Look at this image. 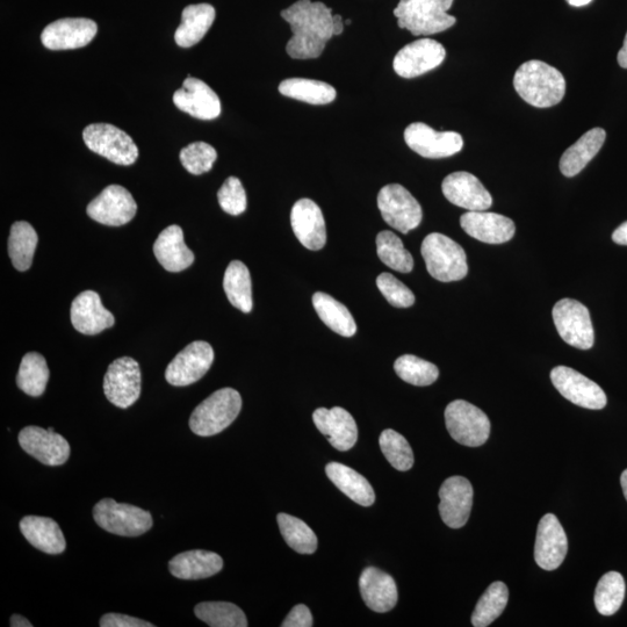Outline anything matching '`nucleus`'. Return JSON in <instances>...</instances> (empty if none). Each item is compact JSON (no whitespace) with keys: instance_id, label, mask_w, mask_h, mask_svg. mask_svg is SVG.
I'll list each match as a JSON object with an SVG mask.
<instances>
[{"instance_id":"1","label":"nucleus","mask_w":627,"mask_h":627,"mask_svg":"<svg viewBox=\"0 0 627 627\" xmlns=\"http://www.w3.org/2000/svg\"><path fill=\"white\" fill-rule=\"evenodd\" d=\"M291 26L293 36L286 52L294 60L317 59L334 34V14L326 4L298 0L281 12Z\"/></svg>"},{"instance_id":"2","label":"nucleus","mask_w":627,"mask_h":627,"mask_svg":"<svg viewBox=\"0 0 627 627\" xmlns=\"http://www.w3.org/2000/svg\"><path fill=\"white\" fill-rule=\"evenodd\" d=\"M514 86L524 102L547 108L565 97L566 79L559 70L542 61H528L517 69Z\"/></svg>"},{"instance_id":"3","label":"nucleus","mask_w":627,"mask_h":627,"mask_svg":"<svg viewBox=\"0 0 627 627\" xmlns=\"http://www.w3.org/2000/svg\"><path fill=\"white\" fill-rule=\"evenodd\" d=\"M454 0H400L394 10L398 25L415 36L449 30L457 19L450 16Z\"/></svg>"},{"instance_id":"4","label":"nucleus","mask_w":627,"mask_h":627,"mask_svg":"<svg viewBox=\"0 0 627 627\" xmlns=\"http://www.w3.org/2000/svg\"><path fill=\"white\" fill-rule=\"evenodd\" d=\"M242 409V398L233 388H222L201 402L190 417V428L200 437L220 434L232 424Z\"/></svg>"},{"instance_id":"5","label":"nucleus","mask_w":627,"mask_h":627,"mask_svg":"<svg viewBox=\"0 0 627 627\" xmlns=\"http://www.w3.org/2000/svg\"><path fill=\"white\" fill-rule=\"evenodd\" d=\"M422 256L431 277L442 283L464 279L468 273L466 252L450 237L432 233L425 237Z\"/></svg>"},{"instance_id":"6","label":"nucleus","mask_w":627,"mask_h":627,"mask_svg":"<svg viewBox=\"0 0 627 627\" xmlns=\"http://www.w3.org/2000/svg\"><path fill=\"white\" fill-rule=\"evenodd\" d=\"M93 518L103 530L121 537H139L153 528V516L147 510L103 499L93 508Z\"/></svg>"},{"instance_id":"7","label":"nucleus","mask_w":627,"mask_h":627,"mask_svg":"<svg viewBox=\"0 0 627 627\" xmlns=\"http://www.w3.org/2000/svg\"><path fill=\"white\" fill-rule=\"evenodd\" d=\"M445 423L457 443L478 448L490 435V421L481 409L464 400H456L445 409Z\"/></svg>"},{"instance_id":"8","label":"nucleus","mask_w":627,"mask_h":627,"mask_svg":"<svg viewBox=\"0 0 627 627\" xmlns=\"http://www.w3.org/2000/svg\"><path fill=\"white\" fill-rule=\"evenodd\" d=\"M83 139L93 153L118 165L138 161L139 148L124 131L110 124H92L84 129Z\"/></svg>"},{"instance_id":"9","label":"nucleus","mask_w":627,"mask_h":627,"mask_svg":"<svg viewBox=\"0 0 627 627\" xmlns=\"http://www.w3.org/2000/svg\"><path fill=\"white\" fill-rule=\"evenodd\" d=\"M552 315L562 340L576 349L593 348L594 327L585 305L573 299H562L554 306Z\"/></svg>"},{"instance_id":"10","label":"nucleus","mask_w":627,"mask_h":627,"mask_svg":"<svg viewBox=\"0 0 627 627\" xmlns=\"http://www.w3.org/2000/svg\"><path fill=\"white\" fill-rule=\"evenodd\" d=\"M378 207L387 225L402 234H408L422 222L421 205L412 193L400 184L386 185L381 189Z\"/></svg>"},{"instance_id":"11","label":"nucleus","mask_w":627,"mask_h":627,"mask_svg":"<svg viewBox=\"0 0 627 627\" xmlns=\"http://www.w3.org/2000/svg\"><path fill=\"white\" fill-rule=\"evenodd\" d=\"M141 383L139 363L133 358L122 357L108 366L104 378V393L114 406L127 409L139 400Z\"/></svg>"},{"instance_id":"12","label":"nucleus","mask_w":627,"mask_h":627,"mask_svg":"<svg viewBox=\"0 0 627 627\" xmlns=\"http://www.w3.org/2000/svg\"><path fill=\"white\" fill-rule=\"evenodd\" d=\"M214 351L204 341L193 342L172 359L165 379L172 386L185 387L197 383L211 369Z\"/></svg>"},{"instance_id":"13","label":"nucleus","mask_w":627,"mask_h":627,"mask_svg":"<svg viewBox=\"0 0 627 627\" xmlns=\"http://www.w3.org/2000/svg\"><path fill=\"white\" fill-rule=\"evenodd\" d=\"M138 212V205L125 187L110 185L93 199L86 208L92 220L110 227H120L131 222Z\"/></svg>"},{"instance_id":"14","label":"nucleus","mask_w":627,"mask_h":627,"mask_svg":"<svg viewBox=\"0 0 627 627\" xmlns=\"http://www.w3.org/2000/svg\"><path fill=\"white\" fill-rule=\"evenodd\" d=\"M551 380L557 391L574 405L601 410L607 406V395L593 380L566 366H558L551 372Z\"/></svg>"},{"instance_id":"15","label":"nucleus","mask_w":627,"mask_h":627,"mask_svg":"<svg viewBox=\"0 0 627 627\" xmlns=\"http://www.w3.org/2000/svg\"><path fill=\"white\" fill-rule=\"evenodd\" d=\"M18 441L21 449L43 465L61 466L70 457L69 442L56 434L54 428L46 430L30 425L19 432Z\"/></svg>"},{"instance_id":"16","label":"nucleus","mask_w":627,"mask_h":627,"mask_svg":"<svg viewBox=\"0 0 627 627\" xmlns=\"http://www.w3.org/2000/svg\"><path fill=\"white\" fill-rule=\"evenodd\" d=\"M446 50L441 43L421 39L409 43L396 54L393 67L402 78H415L441 66Z\"/></svg>"},{"instance_id":"17","label":"nucleus","mask_w":627,"mask_h":627,"mask_svg":"<svg viewBox=\"0 0 627 627\" xmlns=\"http://www.w3.org/2000/svg\"><path fill=\"white\" fill-rule=\"evenodd\" d=\"M405 141L408 147L424 158H445L456 155L464 147V140L456 132H437L422 122L407 127Z\"/></svg>"},{"instance_id":"18","label":"nucleus","mask_w":627,"mask_h":627,"mask_svg":"<svg viewBox=\"0 0 627 627\" xmlns=\"http://www.w3.org/2000/svg\"><path fill=\"white\" fill-rule=\"evenodd\" d=\"M473 487L464 477H451L439 489V514L451 529L466 525L473 507Z\"/></svg>"},{"instance_id":"19","label":"nucleus","mask_w":627,"mask_h":627,"mask_svg":"<svg viewBox=\"0 0 627 627\" xmlns=\"http://www.w3.org/2000/svg\"><path fill=\"white\" fill-rule=\"evenodd\" d=\"M98 26L85 18H67L54 21L41 34L43 46L50 50H69L88 46L95 39Z\"/></svg>"},{"instance_id":"20","label":"nucleus","mask_w":627,"mask_h":627,"mask_svg":"<svg viewBox=\"0 0 627 627\" xmlns=\"http://www.w3.org/2000/svg\"><path fill=\"white\" fill-rule=\"evenodd\" d=\"M442 190L451 204L470 212L487 211L493 198L480 180L470 172H454L443 180Z\"/></svg>"},{"instance_id":"21","label":"nucleus","mask_w":627,"mask_h":627,"mask_svg":"<svg viewBox=\"0 0 627 627\" xmlns=\"http://www.w3.org/2000/svg\"><path fill=\"white\" fill-rule=\"evenodd\" d=\"M568 552L566 532L557 516L545 515L540 520L535 546V560L545 571H554L564 562Z\"/></svg>"},{"instance_id":"22","label":"nucleus","mask_w":627,"mask_h":627,"mask_svg":"<svg viewBox=\"0 0 627 627\" xmlns=\"http://www.w3.org/2000/svg\"><path fill=\"white\" fill-rule=\"evenodd\" d=\"M174 103L180 111L200 120H214L221 114L219 96L205 82L191 76L175 92Z\"/></svg>"},{"instance_id":"23","label":"nucleus","mask_w":627,"mask_h":627,"mask_svg":"<svg viewBox=\"0 0 627 627\" xmlns=\"http://www.w3.org/2000/svg\"><path fill=\"white\" fill-rule=\"evenodd\" d=\"M316 428L338 451H349L356 445L358 428L355 418L341 407L319 408L313 414Z\"/></svg>"},{"instance_id":"24","label":"nucleus","mask_w":627,"mask_h":627,"mask_svg":"<svg viewBox=\"0 0 627 627\" xmlns=\"http://www.w3.org/2000/svg\"><path fill=\"white\" fill-rule=\"evenodd\" d=\"M291 225L299 242L308 250H321L326 245V221L313 200L301 199L293 206Z\"/></svg>"},{"instance_id":"25","label":"nucleus","mask_w":627,"mask_h":627,"mask_svg":"<svg viewBox=\"0 0 627 627\" xmlns=\"http://www.w3.org/2000/svg\"><path fill=\"white\" fill-rule=\"evenodd\" d=\"M70 314L72 326L84 335H98L115 323L113 314L107 311L99 294L93 291L77 295L72 301Z\"/></svg>"},{"instance_id":"26","label":"nucleus","mask_w":627,"mask_h":627,"mask_svg":"<svg viewBox=\"0 0 627 627\" xmlns=\"http://www.w3.org/2000/svg\"><path fill=\"white\" fill-rule=\"evenodd\" d=\"M461 228L473 239L488 244H502L513 239V220L496 213L467 212L460 218Z\"/></svg>"},{"instance_id":"27","label":"nucleus","mask_w":627,"mask_h":627,"mask_svg":"<svg viewBox=\"0 0 627 627\" xmlns=\"http://www.w3.org/2000/svg\"><path fill=\"white\" fill-rule=\"evenodd\" d=\"M359 589L367 608L379 614L394 609L399 600L398 587L392 576L376 567L364 569Z\"/></svg>"},{"instance_id":"28","label":"nucleus","mask_w":627,"mask_h":627,"mask_svg":"<svg viewBox=\"0 0 627 627\" xmlns=\"http://www.w3.org/2000/svg\"><path fill=\"white\" fill-rule=\"evenodd\" d=\"M154 254L169 272H182L194 262L193 252L184 242L183 229L176 225L165 228L157 237Z\"/></svg>"},{"instance_id":"29","label":"nucleus","mask_w":627,"mask_h":627,"mask_svg":"<svg viewBox=\"0 0 627 627\" xmlns=\"http://www.w3.org/2000/svg\"><path fill=\"white\" fill-rule=\"evenodd\" d=\"M19 526L27 542L35 549L52 554V556L66 551V538H64L60 525L52 518L26 516L20 521Z\"/></svg>"},{"instance_id":"30","label":"nucleus","mask_w":627,"mask_h":627,"mask_svg":"<svg viewBox=\"0 0 627 627\" xmlns=\"http://www.w3.org/2000/svg\"><path fill=\"white\" fill-rule=\"evenodd\" d=\"M223 560L214 552L193 550L178 554L169 562L172 576L182 580L211 578L222 571Z\"/></svg>"},{"instance_id":"31","label":"nucleus","mask_w":627,"mask_h":627,"mask_svg":"<svg viewBox=\"0 0 627 627\" xmlns=\"http://www.w3.org/2000/svg\"><path fill=\"white\" fill-rule=\"evenodd\" d=\"M607 133L603 128H594L582 135L578 142L568 148L560 160L561 174L566 177L579 175L603 147Z\"/></svg>"},{"instance_id":"32","label":"nucleus","mask_w":627,"mask_h":627,"mask_svg":"<svg viewBox=\"0 0 627 627\" xmlns=\"http://www.w3.org/2000/svg\"><path fill=\"white\" fill-rule=\"evenodd\" d=\"M215 9L209 4H197L185 7L182 24L175 33V41L179 47L190 48L203 40L215 20Z\"/></svg>"},{"instance_id":"33","label":"nucleus","mask_w":627,"mask_h":627,"mask_svg":"<svg viewBox=\"0 0 627 627\" xmlns=\"http://www.w3.org/2000/svg\"><path fill=\"white\" fill-rule=\"evenodd\" d=\"M328 478L353 502L363 507H371L376 501V493L362 474L340 463H330L326 467Z\"/></svg>"},{"instance_id":"34","label":"nucleus","mask_w":627,"mask_h":627,"mask_svg":"<svg viewBox=\"0 0 627 627\" xmlns=\"http://www.w3.org/2000/svg\"><path fill=\"white\" fill-rule=\"evenodd\" d=\"M313 305L322 322L336 334L352 337L357 333V324L349 309L331 295L322 292L315 293Z\"/></svg>"},{"instance_id":"35","label":"nucleus","mask_w":627,"mask_h":627,"mask_svg":"<svg viewBox=\"0 0 627 627\" xmlns=\"http://www.w3.org/2000/svg\"><path fill=\"white\" fill-rule=\"evenodd\" d=\"M279 92L285 97L312 105L333 103L337 96L334 86L307 78L285 79L279 85Z\"/></svg>"},{"instance_id":"36","label":"nucleus","mask_w":627,"mask_h":627,"mask_svg":"<svg viewBox=\"0 0 627 627\" xmlns=\"http://www.w3.org/2000/svg\"><path fill=\"white\" fill-rule=\"evenodd\" d=\"M223 288L227 298L235 308L248 314L254 307L250 272L242 262L233 261L228 265L223 278Z\"/></svg>"},{"instance_id":"37","label":"nucleus","mask_w":627,"mask_h":627,"mask_svg":"<svg viewBox=\"0 0 627 627\" xmlns=\"http://www.w3.org/2000/svg\"><path fill=\"white\" fill-rule=\"evenodd\" d=\"M38 241V234L30 223H13L9 237V255L14 268L21 272L31 268Z\"/></svg>"},{"instance_id":"38","label":"nucleus","mask_w":627,"mask_h":627,"mask_svg":"<svg viewBox=\"0 0 627 627\" xmlns=\"http://www.w3.org/2000/svg\"><path fill=\"white\" fill-rule=\"evenodd\" d=\"M50 372L45 357L28 352L21 360L17 385L25 394L39 398L46 391Z\"/></svg>"},{"instance_id":"39","label":"nucleus","mask_w":627,"mask_h":627,"mask_svg":"<svg viewBox=\"0 0 627 627\" xmlns=\"http://www.w3.org/2000/svg\"><path fill=\"white\" fill-rule=\"evenodd\" d=\"M509 601V590L503 582H494L490 585L475 607L472 615V625L487 627L496 621L506 609Z\"/></svg>"},{"instance_id":"40","label":"nucleus","mask_w":627,"mask_h":627,"mask_svg":"<svg viewBox=\"0 0 627 627\" xmlns=\"http://www.w3.org/2000/svg\"><path fill=\"white\" fill-rule=\"evenodd\" d=\"M194 614L211 627H247L243 610L229 602H203L196 605Z\"/></svg>"},{"instance_id":"41","label":"nucleus","mask_w":627,"mask_h":627,"mask_svg":"<svg viewBox=\"0 0 627 627\" xmlns=\"http://www.w3.org/2000/svg\"><path fill=\"white\" fill-rule=\"evenodd\" d=\"M625 581L621 573L604 574L597 583L595 605L603 616H612L621 609L625 598Z\"/></svg>"},{"instance_id":"42","label":"nucleus","mask_w":627,"mask_h":627,"mask_svg":"<svg viewBox=\"0 0 627 627\" xmlns=\"http://www.w3.org/2000/svg\"><path fill=\"white\" fill-rule=\"evenodd\" d=\"M281 535L295 552L313 554L317 549V537L314 531L299 518L281 513L277 517Z\"/></svg>"},{"instance_id":"43","label":"nucleus","mask_w":627,"mask_h":627,"mask_svg":"<svg viewBox=\"0 0 627 627\" xmlns=\"http://www.w3.org/2000/svg\"><path fill=\"white\" fill-rule=\"evenodd\" d=\"M377 252L380 261L388 268L401 273L414 269V258L394 233L384 230L377 236Z\"/></svg>"},{"instance_id":"44","label":"nucleus","mask_w":627,"mask_h":627,"mask_svg":"<svg viewBox=\"0 0 627 627\" xmlns=\"http://www.w3.org/2000/svg\"><path fill=\"white\" fill-rule=\"evenodd\" d=\"M394 370L403 381L418 387L430 386L439 377V370L436 365L413 355H405L396 359Z\"/></svg>"},{"instance_id":"45","label":"nucleus","mask_w":627,"mask_h":627,"mask_svg":"<svg viewBox=\"0 0 627 627\" xmlns=\"http://www.w3.org/2000/svg\"><path fill=\"white\" fill-rule=\"evenodd\" d=\"M380 449L395 470L407 472L414 465V453L405 437L392 429L383 431L379 439Z\"/></svg>"},{"instance_id":"46","label":"nucleus","mask_w":627,"mask_h":627,"mask_svg":"<svg viewBox=\"0 0 627 627\" xmlns=\"http://www.w3.org/2000/svg\"><path fill=\"white\" fill-rule=\"evenodd\" d=\"M180 162L192 175H203L211 171L218 158V153L205 142H194L180 151Z\"/></svg>"},{"instance_id":"47","label":"nucleus","mask_w":627,"mask_h":627,"mask_svg":"<svg viewBox=\"0 0 627 627\" xmlns=\"http://www.w3.org/2000/svg\"><path fill=\"white\" fill-rule=\"evenodd\" d=\"M377 286L389 304L396 308H408L415 304L414 293L391 273H381Z\"/></svg>"},{"instance_id":"48","label":"nucleus","mask_w":627,"mask_h":627,"mask_svg":"<svg viewBox=\"0 0 627 627\" xmlns=\"http://www.w3.org/2000/svg\"><path fill=\"white\" fill-rule=\"evenodd\" d=\"M219 204L223 211L230 215H241L247 209V193L241 180L229 177L218 192Z\"/></svg>"},{"instance_id":"49","label":"nucleus","mask_w":627,"mask_h":627,"mask_svg":"<svg viewBox=\"0 0 627 627\" xmlns=\"http://www.w3.org/2000/svg\"><path fill=\"white\" fill-rule=\"evenodd\" d=\"M100 626L102 627H153L151 624L142 619L121 614H106L100 618Z\"/></svg>"},{"instance_id":"50","label":"nucleus","mask_w":627,"mask_h":627,"mask_svg":"<svg viewBox=\"0 0 627 627\" xmlns=\"http://www.w3.org/2000/svg\"><path fill=\"white\" fill-rule=\"evenodd\" d=\"M313 616L311 610H309L305 604H299L294 607L290 614L285 618V621L281 626L283 627H312Z\"/></svg>"},{"instance_id":"51","label":"nucleus","mask_w":627,"mask_h":627,"mask_svg":"<svg viewBox=\"0 0 627 627\" xmlns=\"http://www.w3.org/2000/svg\"><path fill=\"white\" fill-rule=\"evenodd\" d=\"M612 240L619 245H627V221L615 230Z\"/></svg>"},{"instance_id":"52","label":"nucleus","mask_w":627,"mask_h":627,"mask_svg":"<svg viewBox=\"0 0 627 627\" xmlns=\"http://www.w3.org/2000/svg\"><path fill=\"white\" fill-rule=\"evenodd\" d=\"M11 626L12 627H32V623L28 621V619L24 618L20 615H13L11 617Z\"/></svg>"},{"instance_id":"53","label":"nucleus","mask_w":627,"mask_h":627,"mask_svg":"<svg viewBox=\"0 0 627 627\" xmlns=\"http://www.w3.org/2000/svg\"><path fill=\"white\" fill-rule=\"evenodd\" d=\"M618 63L624 69H627V33L624 40V46L618 53Z\"/></svg>"},{"instance_id":"54","label":"nucleus","mask_w":627,"mask_h":627,"mask_svg":"<svg viewBox=\"0 0 627 627\" xmlns=\"http://www.w3.org/2000/svg\"><path fill=\"white\" fill-rule=\"evenodd\" d=\"M343 30H344L343 19L341 16H338V14H336V16H334V34L341 35L343 33Z\"/></svg>"},{"instance_id":"55","label":"nucleus","mask_w":627,"mask_h":627,"mask_svg":"<svg viewBox=\"0 0 627 627\" xmlns=\"http://www.w3.org/2000/svg\"><path fill=\"white\" fill-rule=\"evenodd\" d=\"M592 2L593 0H567V3L574 7L586 6Z\"/></svg>"},{"instance_id":"56","label":"nucleus","mask_w":627,"mask_h":627,"mask_svg":"<svg viewBox=\"0 0 627 627\" xmlns=\"http://www.w3.org/2000/svg\"><path fill=\"white\" fill-rule=\"evenodd\" d=\"M621 485H622V488H623V493H624L625 499L627 501V468L621 475Z\"/></svg>"},{"instance_id":"57","label":"nucleus","mask_w":627,"mask_h":627,"mask_svg":"<svg viewBox=\"0 0 627 627\" xmlns=\"http://www.w3.org/2000/svg\"><path fill=\"white\" fill-rule=\"evenodd\" d=\"M345 24L350 25L351 24V20L345 21Z\"/></svg>"}]
</instances>
